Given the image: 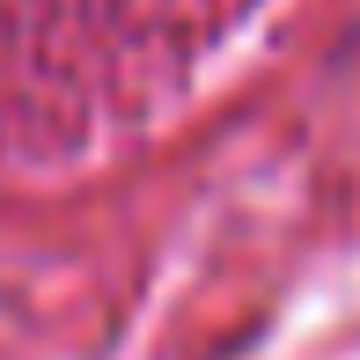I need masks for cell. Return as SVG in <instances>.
Listing matches in <instances>:
<instances>
[{
	"mask_svg": "<svg viewBox=\"0 0 360 360\" xmlns=\"http://www.w3.org/2000/svg\"><path fill=\"white\" fill-rule=\"evenodd\" d=\"M294 0H0V147L67 155L206 89Z\"/></svg>",
	"mask_w": 360,
	"mask_h": 360,
	"instance_id": "6da1fadb",
	"label": "cell"
}]
</instances>
